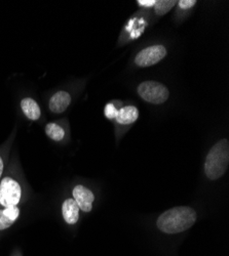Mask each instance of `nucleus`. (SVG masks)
Here are the masks:
<instances>
[{"mask_svg": "<svg viewBox=\"0 0 229 256\" xmlns=\"http://www.w3.org/2000/svg\"><path fill=\"white\" fill-rule=\"evenodd\" d=\"M79 207L73 199H67L62 205V214L68 224H75L79 218Z\"/></svg>", "mask_w": 229, "mask_h": 256, "instance_id": "6e6552de", "label": "nucleus"}, {"mask_svg": "<svg viewBox=\"0 0 229 256\" xmlns=\"http://www.w3.org/2000/svg\"><path fill=\"white\" fill-rule=\"evenodd\" d=\"M229 164V143L221 139L210 150L205 163V172L209 179L216 180L224 175Z\"/></svg>", "mask_w": 229, "mask_h": 256, "instance_id": "f03ea898", "label": "nucleus"}, {"mask_svg": "<svg viewBox=\"0 0 229 256\" xmlns=\"http://www.w3.org/2000/svg\"><path fill=\"white\" fill-rule=\"evenodd\" d=\"M196 220V212L186 206L167 210L157 218V227L166 234H179L187 231Z\"/></svg>", "mask_w": 229, "mask_h": 256, "instance_id": "f257e3e1", "label": "nucleus"}, {"mask_svg": "<svg viewBox=\"0 0 229 256\" xmlns=\"http://www.w3.org/2000/svg\"><path fill=\"white\" fill-rule=\"evenodd\" d=\"M177 1L175 0H160V1H156L154 4L155 12L159 16H165L172 8L175 6Z\"/></svg>", "mask_w": 229, "mask_h": 256, "instance_id": "ddd939ff", "label": "nucleus"}, {"mask_svg": "<svg viewBox=\"0 0 229 256\" xmlns=\"http://www.w3.org/2000/svg\"><path fill=\"white\" fill-rule=\"evenodd\" d=\"M117 110L115 108V106H114L113 104H107L105 106V110H104V113H105V116L108 118V119H114L116 117L117 115Z\"/></svg>", "mask_w": 229, "mask_h": 256, "instance_id": "4468645a", "label": "nucleus"}, {"mask_svg": "<svg viewBox=\"0 0 229 256\" xmlns=\"http://www.w3.org/2000/svg\"><path fill=\"white\" fill-rule=\"evenodd\" d=\"M46 133L51 139L55 141H61L65 136V130L60 125L56 123H49L47 125Z\"/></svg>", "mask_w": 229, "mask_h": 256, "instance_id": "f8f14e48", "label": "nucleus"}, {"mask_svg": "<svg viewBox=\"0 0 229 256\" xmlns=\"http://www.w3.org/2000/svg\"><path fill=\"white\" fill-rule=\"evenodd\" d=\"M71 103V96L66 91H59L55 93L50 101V110L53 113H63Z\"/></svg>", "mask_w": 229, "mask_h": 256, "instance_id": "0eeeda50", "label": "nucleus"}, {"mask_svg": "<svg viewBox=\"0 0 229 256\" xmlns=\"http://www.w3.org/2000/svg\"><path fill=\"white\" fill-rule=\"evenodd\" d=\"M21 108L25 116L30 120H37L41 115V111L38 104L31 97H26L22 99Z\"/></svg>", "mask_w": 229, "mask_h": 256, "instance_id": "9b49d317", "label": "nucleus"}, {"mask_svg": "<svg viewBox=\"0 0 229 256\" xmlns=\"http://www.w3.org/2000/svg\"><path fill=\"white\" fill-rule=\"evenodd\" d=\"M139 117V111L134 106H126L118 110L115 117L116 121L121 125H128L134 123Z\"/></svg>", "mask_w": 229, "mask_h": 256, "instance_id": "1a4fd4ad", "label": "nucleus"}, {"mask_svg": "<svg viewBox=\"0 0 229 256\" xmlns=\"http://www.w3.org/2000/svg\"><path fill=\"white\" fill-rule=\"evenodd\" d=\"M22 196V190L18 181L11 177H5L0 183V204L3 207L18 206Z\"/></svg>", "mask_w": 229, "mask_h": 256, "instance_id": "20e7f679", "label": "nucleus"}, {"mask_svg": "<svg viewBox=\"0 0 229 256\" xmlns=\"http://www.w3.org/2000/svg\"><path fill=\"white\" fill-rule=\"evenodd\" d=\"M73 198L80 210L84 212L92 211L95 196L91 190L78 184L73 189Z\"/></svg>", "mask_w": 229, "mask_h": 256, "instance_id": "423d86ee", "label": "nucleus"}, {"mask_svg": "<svg viewBox=\"0 0 229 256\" xmlns=\"http://www.w3.org/2000/svg\"><path fill=\"white\" fill-rule=\"evenodd\" d=\"M2 172H3V161H2V158L0 157V177H1Z\"/></svg>", "mask_w": 229, "mask_h": 256, "instance_id": "f3484780", "label": "nucleus"}, {"mask_svg": "<svg viewBox=\"0 0 229 256\" xmlns=\"http://www.w3.org/2000/svg\"><path fill=\"white\" fill-rule=\"evenodd\" d=\"M20 214L19 208L16 207H7L3 210H0V231L5 230L15 222Z\"/></svg>", "mask_w": 229, "mask_h": 256, "instance_id": "9d476101", "label": "nucleus"}, {"mask_svg": "<svg viewBox=\"0 0 229 256\" xmlns=\"http://www.w3.org/2000/svg\"><path fill=\"white\" fill-rule=\"evenodd\" d=\"M167 55V49L164 45H152L142 49L135 58V63L141 68L151 67L160 63Z\"/></svg>", "mask_w": 229, "mask_h": 256, "instance_id": "39448f33", "label": "nucleus"}, {"mask_svg": "<svg viewBox=\"0 0 229 256\" xmlns=\"http://www.w3.org/2000/svg\"><path fill=\"white\" fill-rule=\"evenodd\" d=\"M139 95L150 104H164L170 96L169 89L164 84L156 81H144L138 86Z\"/></svg>", "mask_w": 229, "mask_h": 256, "instance_id": "7ed1b4c3", "label": "nucleus"}, {"mask_svg": "<svg viewBox=\"0 0 229 256\" xmlns=\"http://www.w3.org/2000/svg\"><path fill=\"white\" fill-rule=\"evenodd\" d=\"M138 3L142 6L148 7V6H154L156 1H155V0H139Z\"/></svg>", "mask_w": 229, "mask_h": 256, "instance_id": "dca6fc26", "label": "nucleus"}, {"mask_svg": "<svg viewBox=\"0 0 229 256\" xmlns=\"http://www.w3.org/2000/svg\"><path fill=\"white\" fill-rule=\"evenodd\" d=\"M178 3L182 9H189L195 5L196 0H180Z\"/></svg>", "mask_w": 229, "mask_h": 256, "instance_id": "2eb2a0df", "label": "nucleus"}]
</instances>
